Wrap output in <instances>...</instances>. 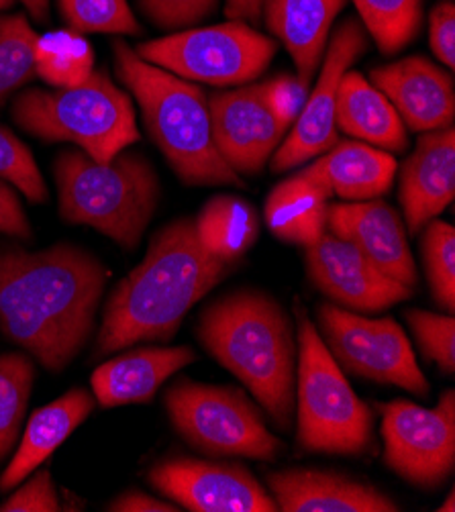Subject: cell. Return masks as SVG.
Instances as JSON below:
<instances>
[{"label": "cell", "mask_w": 455, "mask_h": 512, "mask_svg": "<svg viewBox=\"0 0 455 512\" xmlns=\"http://www.w3.org/2000/svg\"><path fill=\"white\" fill-rule=\"evenodd\" d=\"M0 233L17 239L33 237L31 223L23 211L17 192L3 178H0Z\"/></svg>", "instance_id": "39"}, {"label": "cell", "mask_w": 455, "mask_h": 512, "mask_svg": "<svg viewBox=\"0 0 455 512\" xmlns=\"http://www.w3.org/2000/svg\"><path fill=\"white\" fill-rule=\"evenodd\" d=\"M109 270L70 243L41 251L0 245V333L49 372L88 343Z\"/></svg>", "instance_id": "1"}, {"label": "cell", "mask_w": 455, "mask_h": 512, "mask_svg": "<svg viewBox=\"0 0 455 512\" xmlns=\"http://www.w3.org/2000/svg\"><path fill=\"white\" fill-rule=\"evenodd\" d=\"M11 7H13V0H0V13L11 9Z\"/></svg>", "instance_id": "44"}, {"label": "cell", "mask_w": 455, "mask_h": 512, "mask_svg": "<svg viewBox=\"0 0 455 512\" xmlns=\"http://www.w3.org/2000/svg\"><path fill=\"white\" fill-rule=\"evenodd\" d=\"M94 402V394L88 390L72 388L58 400L33 411L11 464L0 476V492H11L41 468V464H45L52 453L90 417Z\"/></svg>", "instance_id": "23"}, {"label": "cell", "mask_w": 455, "mask_h": 512, "mask_svg": "<svg viewBox=\"0 0 455 512\" xmlns=\"http://www.w3.org/2000/svg\"><path fill=\"white\" fill-rule=\"evenodd\" d=\"M35 41L29 19L21 13H0V109L35 78Z\"/></svg>", "instance_id": "30"}, {"label": "cell", "mask_w": 455, "mask_h": 512, "mask_svg": "<svg viewBox=\"0 0 455 512\" xmlns=\"http://www.w3.org/2000/svg\"><path fill=\"white\" fill-rule=\"evenodd\" d=\"M164 406L176 433L207 455L274 462L284 451L260 404L235 386L180 378L166 390Z\"/></svg>", "instance_id": "8"}, {"label": "cell", "mask_w": 455, "mask_h": 512, "mask_svg": "<svg viewBox=\"0 0 455 512\" xmlns=\"http://www.w3.org/2000/svg\"><path fill=\"white\" fill-rule=\"evenodd\" d=\"M266 0H225V15L231 21H243L249 25L262 23V9Z\"/></svg>", "instance_id": "41"}, {"label": "cell", "mask_w": 455, "mask_h": 512, "mask_svg": "<svg viewBox=\"0 0 455 512\" xmlns=\"http://www.w3.org/2000/svg\"><path fill=\"white\" fill-rule=\"evenodd\" d=\"M384 464L409 484L435 490L455 468V394L445 390L433 408L409 400L380 404Z\"/></svg>", "instance_id": "11"}, {"label": "cell", "mask_w": 455, "mask_h": 512, "mask_svg": "<svg viewBox=\"0 0 455 512\" xmlns=\"http://www.w3.org/2000/svg\"><path fill=\"white\" fill-rule=\"evenodd\" d=\"M421 255L435 302L447 313L455 311V229L433 219L423 229Z\"/></svg>", "instance_id": "31"}, {"label": "cell", "mask_w": 455, "mask_h": 512, "mask_svg": "<svg viewBox=\"0 0 455 512\" xmlns=\"http://www.w3.org/2000/svg\"><path fill=\"white\" fill-rule=\"evenodd\" d=\"M196 360L188 345L137 347L100 364L92 374V394L103 408L147 404L182 368Z\"/></svg>", "instance_id": "20"}, {"label": "cell", "mask_w": 455, "mask_h": 512, "mask_svg": "<svg viewBox=\"0 0 455 512\" xmlns=\"http://www.w3.org/2000/svg\"><path fill=\"white\" fill-rule=\"evenodd\" d=\"M229 268L200 245L190 217L168 223L151 237L141 264L111 292L94 355H111L143 341H170L192 306Z\"/></svg>", "instance_id": "2"}, {"label": "cell", "mask_w": 455, "mask_h": 512, "mask_svg": "<svg viewBox=\"0 0 455 512\" xmlns=\"http://www.w3.org/2000/svg\"><path fill=\"white\" fill-rule=\"evenodd\" d=\"M219 0H139L145 19L158 29L184 31L211 17Z\"/></svg>", "instance_id": "35"}, {"label": "cell", "mask_w": 455, "mask_h": 512, "mask_svg": "<svg viewBox=\"0 0 455 512\" xmlns=\"http://www.w3.org/2000/svg\"><path fill=\"white\" fill-rule=\"evenodd\" d=\"M400 204L411 235L437 219L455 196L453 127L421 133L400 172Z\"/></svg>", "instance_id": "19"}, {"label": "cell", "mask_w": 455, "mask_h": 512, "mask_svg": "<svg viewBox=\"0 0 455 512\" xmlns=\"http://www.w3.org/2000/svg\"><path fill=\"white\" fill-rule=\"evenodd\" d=\"M209 111L219 156L239 176L260 174L286 137L258 84L209 96Z\"/></svg>", "instance_id": "15"}, {"label": "cell", "mask_w": 455, "mask_h": 512, "mask_svg": "<svg viewBox=\"0 0 455 512\" xmlns=\"http://www.w3.org/2000/svg\"><path fill=\"white\" fill-rule=\"evenodd\" d=\"M113 60L119 82L137 100L149 139L184 184L245 186L215 147L205 90L145 62L125 41L113 43Z\"/></svg>", "instance_id": "4"}, {"label": "cell", "mask_w": 455, "mask_h": 512, "mask_svg": "<svg viewBox=\"0 0 455 512\" xmlns=\"http://www.w3.org/2000/svg\"><path fill=\"white\" fill-rule=\"evenodd\" d=\"M335 125L337 131L384 149L392 156L409 147L407 127L392 102L368 78L351 68L339 82Z\"/></svg>", "instance_id": "24"}, {"label": "cell", "mask_w": 455, "mask_h": 512, "mask_svg": "<svg viewBox=\"0 0 455 512\" xmlns=\"http://www.w3.org/2000/svg\"><path fill=\"white\" fill-rule=\"evenodd\" d=\"M429 45L439 64L451 72L455 68V5L451 0H443L429 13Z\"/></svg>", "instance_id": "38"}, {"label": "cell", "mask_w": 455, "mask_h": 512, "mask_svg": "<svg viewBox=\"0 0 455 512\" xmlns=\"http://www.w3.org/2000/svg\"><path fill=\"white\" fill-rule=\"evenodd\" d=\"M331 194L305 172L282 180L266 198L264 219L274 237L290 245L309 247L327 231Z\"/></svg>", "instance_id": "25"}, {"label": "cell", "mask_w": 455, "mask_h": 512, "mask_svg": "<svg viewBox=\"0 0 455 512\" xmlns=\"http://www.w3.org/2000/svg\"><path fill=\"white\" fill-rule=\"evenodd\" d=\"M60 13L68 29L105 35H141L143 29L135 19L127 0H58Z\"/></svg>", "instance_id": "32"}, {"label": "cell", "mask_w": 455, "mask_h": 512, "mask_svg": "<svg viewBox=\"0 0 455 512\" xmlns=\"http://www.w3.org/2000/svg\"><path fill=\"white\" fill-rule=\"evenodd\" d=\"M347 0H266L262 21L290 54L296 76L311 84L317 74L335 19Z\"/></svg>", "instance_id": "21"}, {"label": "cell", "mask_w": 455, "mask_h": 512, "mask_svg": "<svg viewBox=\"0 0 455 512\" xmlns=\"http://www.w3.org/2000/svg\"><path fill=\"white\" fill-rule=\"evenodd\" d=\"M305 249L311 282L341 309L380 313L413 296L411 288L386 276L356 245L329 231Z\"/></svg>", "instance_id": "14"}, {"label": "cell", "mask_w": 455, "mask_h": 512, "mask_svg": "<svg viewBox=\"0 0 455 512\" xmlns=\"http://www.w3.org/2000/svg\"><path fill=\"white\" fill-rule=\"evenodd\" d=\"M35 376L31 355L0 353V462L19 439Z\"/></svg>", "instance_id": "29"}, {"label": "cell", "mask_w": 455, "mask_h": 512, "mask_svg": "<svg viewBox=\"0 0 455 512\" xmlns=\"http://www.w3.org/2000/svg\"><path fill=\"white\" fill-rule=\"evenodd\" d=\"M309 86L311 84H305L298 76L278 74L258 84V90L274 119L288 131L307 105Z\"/></svg>", "instance_id": "36"}, {"label": "cell", "mask_w": 455, "mask_h": 512, "mask_svg": "<svg viewBox=\"0 0 455 512\" xmlns=\"http://www.w3.org/2000/svg\"><path fill=\"white\" fill-rule=\"evenodd\" d=\"M62 510L56 484L49 470H35L19 490L0 504V512H58Z\"/></svg>", "instance_id": "37"}, {"label": "cell", "mask_w": 455, "mask_h": 512, "mask_svg": "<svg viewBox=\"0 0 455 512\" xmlns=\"http://www.w3.org/2000/svg\"><path fill=\"white\" fill-rule=\"evenodd\" d=\"M384 56L411 45L423 25V0H351Z\"/></svg>", "instance_id": "28"}, {"label": "cell", "mask_w": 455, "mask_h": 512, "mask_svg": "<svg viewBox=\"0 0 455 512\" xmlns=\"http://www.w3.org/2000/svg\"><path fill=\"white\" fill-rule=\"evenodd\" d=\"M192 221L200 245L225 264L243 258L260 235L256 209L235 194L213 196Z\"/></svg>", "instance_id": "26"}, {"label": "cell", "mask_w": 455, "mask_h": 512, "mask_svg": "<svg viewBox=\"0 0 455 512\" xmlns=\"http://www.w3.org/2000/svg\"><path fill=\"white\" fill-rule=\"evenodd\" d=\"M164 498L192 512H278L272 494L247 468L198 457H168L147 474Z\"/></svg>", "instance_id": "13"}, {"label": "cell", "mask_w": 455, "mask_h": 512, "mask_svg": "<svg viewBox=\"0 0 455 512\" xmlns=\"http://www.w3.org/2000/svg\"><path fill=\"white\" fill-rule=\"evenodd\" d=\"M396 166L392 153L358 139H345L321 153L311 166L300 170L319 182L331 198L364 202L380 198L390 190Z\"/></svg>", "instance_id": "22"}, {"label": "cell", "mask_w": 455, "mask_h": 512, "mask_svg": "<svg viewBox=\"0 0 455 512\" xmlns=\"http://www.w3.org/2000/svg\"><path fill=\"white\" fill-rule=\"evenodd\" d=\"M94 72V49L72 29L49 31L35 41V76L52 88H74Z\"/></svg>", "instance_id": "27"}, {"label": "cell", "mask_w": 455, "mask_h": 512, "mask_svg": "<svg viewBox=\"0 0 455 512\" xmlns=\"http://www.w3.org/2000/svg\"><path fill=\"white\" fill-rule=\"evenodd\" d=\"M423 355L443 374L455 372V319L451 313H431L413 309L404 313Z\"/></svg>", "instance_id": "34"}, {"label": "cell", "mask_w": 455, "mask_h": 512, "mask_svg": "<svg viewBox=\"0 0 455 512\" xmlns=\"http://www.w3.org/2000/svg\"><path fill=\"white\" fill-rule=\"evenodd\" d=\"M135 51L182 80L225 88L258 80L276 54V41L254 25L227 21L143 41Z\"/></svg>", "instance_id": "9"}, {"label": "cell", "mask_w": 455, "mask_h": 512, "mask_svg": "<svg viewBox=\"0 0 455 512\" xmlns=\"http://www.w3.org/2000/svg\"><path fill=\"white\" fill-rule=\"evenodd\" d=\"M453 510H455V492H453V490H449L447 500L439 506V512H453Z\"/></svg>", "instance_id": "43"}, {"label": "cell", "mask_w": 455, "mask_h": 512, "mask_svg": "<svg viewBox=\"0 0 455 512\" xmlns=\"http://www.w3.org/2000/svg\"><path fill=\"white\" fill-rule=\"evenodd\" d=\"M0 178L19 188L29 202L47 200V186L31 149L5 125H0Z\"/></svg>", "instance_id": "33"}, {"label": "cell", "mask_w": 455, "mask_h": 512, "mask_svg": "<svg viewBox=\"0 0 455 512\" xmlns=\"http://www.w3.org/2000/svg\"><path fill=\"white\" fill-rule=\"evenodd\" d=\"M296 441L309 453L362 455L374 437L368 404L353 392L305 311L296 325Z\"/></svg>", "instance_id": "7"}, {"label": "cell", "mask_w": 455, "mask_h": 512, "mask_svg": "<svg viewBox=\"0 0 455 512\" xmlns=\"http://www.w3.org/2000/svg\"><path fill=\"white\" fill-rule=\"evenodd\" d=\"M19 3L35 19V23H45L49 19V7H52V0H19Z\"/></svg>", "instance_id": "42"}, {"label": "cell", "mask_w": 455, "mask_h": 512, "mask_svg": "<svg viewBox=\"0 0 455 512\" xmlns=\"http://www.w3.org/2000/svg\"><path fill=\"white\" fill-rule=\"evenodd\" d=\"M327 231L356 245L386 276L415 290L417 264L409 247L407 227L382 198L329 204Z\"/></svg>", "instance_id": "16"}, {"label": "cell", "mask_w": 455, "mask_h": 512, "mask_svg": "<svg viewBox=\"0 0 455 512\" xmlns=\"http://www.w3.org/2000/svg\"><path fill=\"white\" fill-rule=\"evenodd\" d=\"M196 337L278 429L292 427L298 345L286 309L272 294L258 288L223 294L200 313Z\"/></svg>", "instance_id": "3"}, {"label": "cell", "mask_w": 455, "mask_h": 512, "mask_svg": "<svg viewBox=\"0 0 455 512\" xmlns=\"http://www.w3.org/2000/svg\"><path fill=\"white\" fill-rule=\"evenodd\" d=\"M107 510L113 512H180L182 508L170 500H162L151 494H145L143 490H127L121 496H117Z\"/></svg>", "instance_id": "40"}, {"label": "cell", "mask_w": 455, "mask_h": 512, "mask_svg": "<svg viewBox=\"0 0 455 512\" xmlns=\"http://www.w3.org/2000/svg\"><path fill=\"white\" fill-rule=\"evenodd\" d=\"M370 82L392 102L404 127L415 133L453 127L455 90L449 70L423 56L374 68Z\"/></svg>", "instance_id": "17"}, {"label": "cell", "mask_w": 455, "mask_h": 512, "mask_svg": "<svg viewBox=\"0 0 455 512\" xmlns=\"http://www.w3.org/2000/svg\"><path fill=\"white\" fill-rule=\"evenodd\" d=\"M280 512H398L396 500L347 474L292 468L266 476Z\"/></svg>", "instance_id": "18"}, {"label": "cell", "mask_w": 455, "mask_h": 512, "mask_svg": "<svg viewBox=\"0 0 455 512\" xmlns=\"http://www.w3.org/2000/svg\"><path fill=\"white\" fill-rule=\"evenodd\" d=\"M56 186L60 215L86 225L123 249H135L160 202V178L137 151H121L111 162H96L82 149L58 153Z\"/></svg>", "instance_id": "5"}, {"label": "cell", "mask_w": 455, "mask_h": 512, "mask_svg": "<svg viewBox=\"0 0 455 512\" xmlns=\"http://www.w3.org/2000/svg\"><path fill=\"white\" fill-rule=\"evenodd\" d=\"M368 49V33L358 19L343 21L329 37L321 74L307 105L294 121L290 133L272 156V172H288L319 158L339 141L335 125V102L343 74L356 64Z\"/></svg>", "instance_id": "12"}, {"label": "cell", "mask_w": 455, "mask_h": 512, "mask_svg": "<svg viewBox=\"0 0 455 512\" xmlns=\"http://www.w3.org/2000/svg\"><path fill=\"white\" fill-rule=\"evenodd\" d=\"M11 117L25 133L45 143L68 141L96 162H111L141 137L129 92L105 70L74 88H27L15 96Z\"/></svg>", "instance_id": "6"}, {"label": "cell", "mask_w": 455, "mask_h": 512, "mask_svg": "<svg viewBox=\"0 0 455 512\" xmlns=\"http://www.w3.org/2000/svg\"><path fill=\"white\" fill-rule=\"evenodd\" d=\"M319 325L327 349L349 374L429 396L431 386L413 345L394 319H368L337 304H321Z\"/></svg>", "instance_id": "10"}]
</instances>
